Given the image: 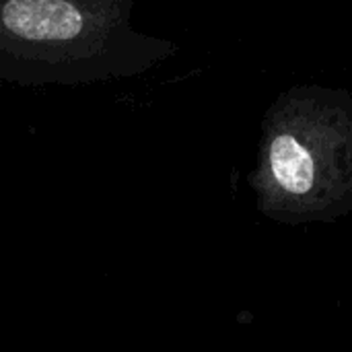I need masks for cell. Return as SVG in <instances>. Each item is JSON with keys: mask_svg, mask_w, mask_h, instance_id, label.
Returning <instances> with one entry per match:
<instances>
[{"mask_svg": "<svg viewBox=\"0 0 352 352\" xmlns=\"http://www.w3.org/2000/svg\"><path fill=\"white\" fill-rule=\"evenodd\" d=\"M134 0H0V78L76 87L138 76L177 45L132 25Z\"/></svg>", "mask_w": 352, "mask_h": 352, "instance_id": "cell-1", "label": "cell"}, {"mask_svg": "<svg viewBox=\"0 0 352 352\" xmlns=\"http://www.w3.org/2000/svg\"><path fill=\"white\" fill-rule=\"evenodd\" d=\"M276 223H330L352 212V93L320 85L283 93L262 122L250 175Z\"/></svg>", "mask_w": 352, "mask_h": 352, "instance_id": "cell-2", "label": "cell"}]
</instances>
